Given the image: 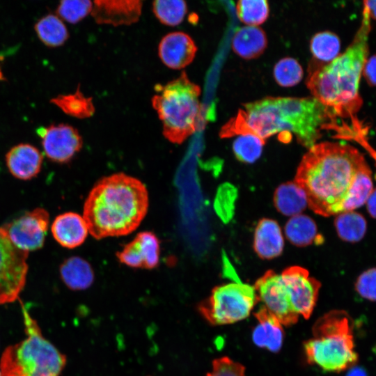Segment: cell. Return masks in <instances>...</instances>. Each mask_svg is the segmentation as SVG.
Instances as JSON below:
<instances>
[{"instance_id": "obj_1", "label": "cell", "mask_w": 376, "mask_h": 376, "mask_svg": "<svg viewBox=\"0 0 376 376\" xmlns=\"http://www.w3.org/2000/svg\"><path fill=\"white\" fill-rule=\"evenodd\" d=\"M336 116L314 97H272L245 104L221 128V138L252 134L265 141L281 134L283 141L295 135L308 149L322 136V131L334 128Z\"/></svg>"}, {"instance_id": "obj_2", "label": "cell", "mask_w": 376, "mask_h": 376, "mask_svg": "<svg viewBox=\"0 0 376 376\" xmlns=\"http://www.w3.org/2000/svg\"><path fill=\"white\" fill-rule=\"evenodd\" d=\"M366 164L363 154L352 146L315 143L302 157L295 182L304 190L308 205L315 213L337 214L355 175Z\"/></svg>"}, {"instance_id": "obj_3", "label": "cell", "mask_w": 376, "mask_h": 376, "mask_svg": "<svg viewBox=\"0 0 376 376\" xmlns=\"http://www.w3.org/2000/svg\"><path fill=\"white\" fill-rule=\"evenodd\" d=\"M148 203L142 182L124 173H114L95 184L84 202L83 217L97 240L126 235L140 225Z\"/></svg>"}, {"instance_id": "obj_4", "label": "cell", "mask_w": 376, "mask_h": 376, "mask_svg": "<svg viewBox=\"0 0 376 376\" xmlns=\"http://www.w3.org/2000/svg\"><path fill=\"white\" fill-rule=\"evenodd\" d=\"M370 19L363 6L361 26L345 52L329 63L311 67L306 86L313 97L336 117L352 116L362 104L359 87L368 58Z\"/></svg>"}, {"instance_id": "obj_5", "label": "cell", "mask_w": 376, "mask_h": 376, "mask_svg": "<svg viewBox=\"0 0 376 376\" xmlns=\"http://www.w3.org/2000/svg\"><path fill=\"white\" fill-rule=\"evenodd\" d=\"M354 323L345 311L333 310L318 318L312 337L304 347L308 363L329 372H341L356 365Z\"/></svg>"}, {"instance_id": "obj_6", "label": "cell", "mask_w": 376, "mask_h": 376, "mask_svg": "<svg viewBox=\"0 0 376 376\" xmlns=\"http://www.w3.org/2000/svg\"><path fill=\"white\" fill-rule=\"evenodd\" d=\"M152 105L162 123V133L170 142L180 144L199 126L201 88L183 71L176 79L155 87Z\"/></svg>"}, {"instance_id": "obj_7", "label": "cell", "mask_w": 376, "mask_h": 376, "mask_svg": "<svg viewBox=\"0 0 376 376\" xmlns=\"http://www.w3.org/2000/svg\"><path fill=\"white\" fill-rule=\"evenodd\" d=\"M26 337L10 345L0 361L2 376H60L65 356L43 337L35 319L20 301Z\"/></svg>"}, {"instance_id": "obj_8", "label": "cell", "mask_w": 376, "mask_h": 376, "mask_svg": "<svg viewBox=\"0 0 376 376\" xmlns=\"http://www.w3.org/2000/svg\"><path fill=\"white\" fill-rule=\"evenodd\" d=\"M258 301L254 287L238 281L214 288L198 308L208 322L222 325L247 318Z\"/></svg>"}, {"instance_id": "obj_9", "label": "cell", "mask_w": 376, "mask_h": 376, "mask_svg": "<svg viewBox=\"0 0 376 376\" xmlns=\"http://www.w3.org/2000/svg\"><path fill=\"white\" fill-rule=\"evenodd\" d=\"M29 253L18 249L0 227V305L19 299L29 269Z\"/></svg>"}, {"instance_id": "obj_10", "label": "cell", "mask_w": 376, "mask_h": 376, "mask_svg": "<svg viewBox=\"0 0 376 376\" xmlns=\"http://www.w3.org/2000/svg\"><path fill=\"white\" fill-rule=\"evenodd\" d=\"M49 225L48 212L36 207L1 227L18 249L29 253L44 246Z\"/></svg>"}, {"instance_id": "obj_11", "label": "cell", "mask_w": 376, "mask_h": 376, "mask_svg": "<svg viewBox=\"0 0 376 376\" xmlns=\"http://www.w3.org/2000/svg\"><path fill=\"white\" fill-rule=\"evenodd\" d=\"M253 287L258 301L282 325L290 326L298 321L299 315L290 304L281 274L269 270L257 280Z\"/></svg>"}, {"instance_id": "obj_12", "label": "cell", "mask_w": 376, "mask_h": 376, "mask_svg": "<svg viewBox=\"0 0 376 376\" xmlns=\"http://www.w3.org/2000/svg\"><path fill=\"white\" fill-rule=\"evenodd\" d=\"M285 290L294 311L305 319L312 314L321 283L301 267L293 266L281 274Z\"/></svg>"}, {"instance_id": "obj_13", "label": "cell", "mask_w": 376, "mask_h": 376, "mask_svg": "<svg viewBox=\"0 0 376 376\" xmlns=\"http://www.w3.org/2000/svg\"><path fill=\"white\" fill-rule=\"evenodd\" d=\"M37 134L41 138L45 156L56 163L70 162L83 145L79 131L68 124H52L40 127Z\"/></svg>"}, {"instance_id": "obj_14", "label": "cell", "mask_w": 376, "mask_h": 376, "mask_svg": "<svg viewBox=\"0 0 376 376\" xmlns=\"http://www.w3.org/2000/svg\"><path fill=\"white\" fill-rule=\"evenodd\" d=\"M159 253L157 236L152 232L143 231L117 252L116 256L120 262L129 267L150 269L158 265Z\"/></svg>"}, {"instance_id": "obj_15", "label": "cell", "mask_w": 376, "mask_h": 376, "mask_svg": "<svg viewBox=\"0 0 376 376\" xmlns=\"http://www.w3.org/2000/svg\"><path fill=\"white\" fill-rule=\"evenodd\" d=\"M142 3L139 0H96L93 1L91 15L100 24L130 25L138 22Z\"/></svg>"}, {"instance_id": "obj_16", "label": "cell", "mask_w": 376, "mask_h": 376, "mask_svg": "<svg viewBox=\"0 0 376 376\" xmlns=\"http://www.w3.org/2000/svg\"><path fill=\"white\" fill-rule=\"evenodd\" d=\"M197 47L193 39L181 31L164 36L158 47L159 56L169 68L179 70L189 65L195 58Z\"/></svg>"}, {"instance_id": "obj_17", "label": "cell", "mask_w": 376, "mask_h": 376, "mask_svg": "<svg viewBox=\"0 0 376 376\" xmlns=\"http://www.w3.org/2000/svg\"><path fill=\"white\" fill-rule=\"evenodd\" d=\"M10 174L22 180H29L38 175L42 165L43 156L34 146L22 143L13 146L5 156Z\"/></svg>"}, {"instance_id": "obj_18", "label": "cell", "mask_w": 376, "mask_h": 376, "mask_svg": "<svg viewBox=\"0 0 376 376\" xmlns=\"http://www.w3.org/2000/svg\"><path fill=\"white\" fill-rule=\"evenodd\" d=\"M51 231L54 240L68 249H74L82 244L88 234L84 217L73 212L56 216L52 224Z\"/></svg>"}, {"instance_id": "obj_19", "label": "cell", "mask_w": 376, "mask_h": 376, "mask_svg": "<svg viewBox=\"0 0 376 376\" xmlns=\"http://www.w3.org/2000/svg\"><path fill=\"white\" fill-rule=\"evenodd\" d=\"M254 315L258 320V324L252 333L255 345L273 352L279 351L284 334L282 324L263 305Z\"/></svg>"}, {"instance_id": "obj_20", "label": "cell", "mask_w": 376, "mask_h": 376, "mask_svg": "<svg viewBox=\"0 0 376 376\" xmlns=\"http://www.w3.org/2000/svg\"><path fill=\"white\" fill-rule=\"evenodd\" d=\"M283 237L278 223L270 219H261L255 230L253 247L262 258L271 259L279 256L283 249Z\"/></svg>"}, {"instance_id": "obj_21", "label": "cell", "mask_w": 376, "mask_h": 376, "mask_svg": "<svg viewBox=\"0 0 376 376\" xmlns=\"http://www.w3.org/2000/svg\"><path fill=\"white\" fill-rule=\"evenodd\" d=\"M265 33L260 27L246 26L239 29L232 40L233 51L240 56L251 59L259 56L267 47Z\"/></svg>"}, {"instance_id": "obj_22", "label": "cell", "mask_w": 376, "mask_h": 376, "mask_svg": "<svg viewBox=\"0 0 376 376\" xmlns=\"http://www.w3.org/2000/svg\"><path fill=\"white\" fill-rule=\"evenodd\" d=\"M59 271L63 283L73 290H86L94 281V272L91 265L79 256L65 259L61 265Z\"/></svg>"}, {"instance_id": "obj_23", "label": "cell", "mask_w": 376, "mask_h": 376, "mask_svg": "<svg viewBox=\"0 0 376 376\" xmlns=\"http://www.w3.org/2000/svg\"><path fill=\"white\" fill-rule=\"evenodd\" d=\"M373 189L372 172L368 164L357 173L339 208L342 212L353 211L366 204Z\"/></svg>"}, {"instance_id": "obj_24", "label": "cell", "mask_w": 376, "mask_h": 376, "mask_svg": "<svg viewBox=\"0 0 376 376\" xmlns=\"http://www.w3.org/2000/svg\"><path fill=\"white\" fill-rule=\"evenodd\" d=\"M274 202L281 213L292 217L299 214L308 205L306 192L295 182L279 186L274 193Z\"/></svg>"}, {"instance_id": "obj_25", "label": "cell", "mask_w": 376, "mask_h": 376, "mask_svg": "<svg viewBox=\"0 0 376 376\" xmlns=\"http://www.w3.org/2000/svg\"><path fill=\"white\" fill-rule=\"evenodd\" d=\"M39 40L49 47L63 45L69 38L68 30L56 15L47 14L40 18L34 25Z\"/></svg>"}, {"instance_id": "obj_26", "label": "cell", "mask_w": 376, "mask_h": 376, "mask_svg": "<svg viewBox=\"0 0 376 376\" xmlns=\"http://www.w3.org/2000/svg\"><path fill=\"white\" fill-rule=\"evenodd\" d=\"M50 102L65 114L79 119L92 116L95 111L92 97H86L81 92L79 84L74 93L58 95L52 97Z\"/></svg>"}, {"instance_id": "obj_27", "label": "cell", "mask_w": 376, "mask_h": 376, "mask_svg": "<svg viewBox=\"0 0 376 376\" xmlns=\"http://www.w3.org/2000/svg\"><path fill=\"white\" fill-rule=\"evenodd\" d=\"M334 225L338 237L347 242L361 241L367 231L366 219L355 210L337 214Z\"/></svg>"}, {"instance_id": "obj_28", "label": "cell", "mask_w": 376, "mask_h": 376, "mask_svg": "<svg viewBox=\"0 0 376 376\" xmlns=\"http://www.w3.org/2000/svg\"><path fill=\"white\" fill-rule=\"evenodd\" d=\"M285 233L288 239L295 245L303 246L318 241V228L315 221L308 216L297 214L286 223Z\"/></svg>"}, {"instance_id": "obj_29", "label": "cell", "mask_w": 376, "mask_h": 376, "mask_svg": "<svg viewBox=\"0 0 376 376\" xmlns=\"http://www.w3.org/2000/svg\"><path fill=\"white\" fill-rule=\"evenodd\" d=\"M310 49L318 61L329 63L338 56L340 49V39L330 31L320 32L312 38Z\"/></svg>"}, {"instance_id": "obj_30", "label": "cell", "mask_w": 376, "mask_h": 376, "mask_svg": "<svg viewBox=\"0 0 376 376\" xmlns=\"http://www.w3.org/2000/svg\"><path fill=\"white\" fill-rule=\"evenodd\" d=\"M152 10L161 23L173 26L182 22L187 7L182 0H157L152 3Z\"/></svg>"}, {"instance_id": "obj_31", "label": "cell", "mask_w": 376, "mask_h": 376, "mask_svg": "<svg viewBox=\"0 0 376 376\" xmlns=\"http://www.w3.org/2000/svg\"><path fill=\"white\" fill-rule=\"evenodd\" d=\"M236 12L239 19L247 26H257L268 17V2L265 0H241L237 3Z\"/></svg>"}, {"instance_id": "obj_32", "label": "cell", "mask_w": 376, "mask_h": 376, "mask_svg": "<svg viewBox=\"0 0 376 376\" xmlns=\"http://www.w3.org/2000/svg\"><path fill=\"white\" fill-rule=\"evenodd\" d=\"M265 141L252 134H243L234 141L233 148L241 162L253 163L261 155Z\"/></svg>"}, {"instance_id": "obj_33", "label": "cell", "mask_w": 376, "mask_h": 376, "mask_svg": "<svg viewBox=\"0 0 376 376\" xmlns=\"http://www.w3.org/2000/svg\"><path fill=\"white\" fill-rule=\"evenodd\" d=\"M303 69L298 61L292 58L281 59L274 68V77L281 86L290 87L297 84L302 79Z\"/></svg>"}, {"instance_id": "obj_34", "label": "cell", "mask_w": 376, "mask_h": 376, "mask_svg": "<svg viewBox=\"0 0 376 376\" xmlns=\"http://www.w3.org/2000/svg\"><path fill=\"white\" fill-rule=\"evenodd\" d=\"M93 8L88 0H63L58 5L56 15L68 23L76 24L86 17Z\"/></svg>"}, {"instance_id": "obj_35", "label": "cell", "mask_w": 376, "mask_h": 376, "mask_svg": "<svg viewBox=\"0 0 376 376\" xmlns=\"http://www.w3.org/2000/svg\"><path fill=\"white\" fill-rule=\"evenodd\" d=\"M355 290L363 298L376 301V267L363 272L357 279Z\"/></svg>"}, {"instance_id": "obj_36", "label": "cell", "mask_w": 376, "mask_h": 376, "mask_svg": "<svg viewBox=\"0 0 376 376\" xmlns=\"http://www.w3.org/2000/svg\"><path fill=\"white\" fill-rule=\"evenodd\" d=\"M245 368L228 357H224L212 361V368L206 376H245Z\"/></svg>"}, {"instance_id": "obj_37", "label": "cell", "mask_w": 376, "mask_h": 376, "mask_svg": "<svg viewBox=\"0 0 376 376\" xmlns=\"http://www.w3.org/2000/svg\"><path fill=\"white\" fill-rule=\"evenodd\" d=\"M230 185H222L219 189L214 203L217 212L221 216L223 211H230L233 207L234 189H230ZM229 214V213H228Z\"/></svg>"}, {"instance_id": "obj_38", "label": "cell", "mask_w": 376, "mask_h": 376, "mask_svg": "<svg viewBox=\"0 0 376 376\" xmlns=\"http://www.w3.org/2000/svg\"><path fill=\"white\" fill-rule=\"evenodd\" d=\"M362 74L369 85L376 86V54L366 58Z\"/></svg>"}, {"instance_id": "obj_39", "label": "cell", "mask_w": 376, "mask_h": 376, "mask_svg": "<svg viewBox=\"0 0 376 376\" xmlns=\"http://www.w3.org/2000/svg\"><path fill=\"white\" fill-rule=\"evenodd\" d=\"M366 208L370 216L376 219V188H373L366 203Z\"/></svg>"}, {"instance_id": "obj_40", "label": "cell", "mask_w": 376, "mask_h": 376, "mask_svg": "<svg viewBox=\"0 0 376 376\" xmlns=\"http://www.w3.org/2000/svg\"><path fill=\"white\" fill-rule=\"evenodd\" d=\"M346 376H368V375L364 368L355 365L349 369Z\"/></svg>"}, {"instance_id": "obj_41", "label": "cell", "mask_w": 376, "mask_h": 376, "mask_svg": "<svg viewBox=\"0 0 376 376\" xmlns=\"http://www.w3.org/2000/svg\"><path fill=\"white\" fill-rule=\"evenodd\" d=\"M363 6L367 9L370 18L376 19V1H364Z\"/></svg>"}, {"instance_id": "obj_42", "label": "cell", "mask_w": 376, "mask_h": 376, "mask_svg": "<svg viewBox=\"0 0 376 376\" xmlns=\"http://www.w3.org/2000/svg\"><path fill=\"white\" fill-rule=\"evenodd\" d=\"M6 77H4L3 72L1 70V66H0V81H5Z\"/></svg>"}, {"instance_id": "obj_43", "label": "cell", "mask_w": 376, "mask_h": 376, "mask_svg": "<svg viewBox=\"0 0 376 376\" xmlns=\"http://www.w3.org/2000/svg\"><path fill=\"white\" fill-rule=\"evenodd\" d=\"M0 376H2V374H1V370H0Z\"/></svg>"}]
</instances>
